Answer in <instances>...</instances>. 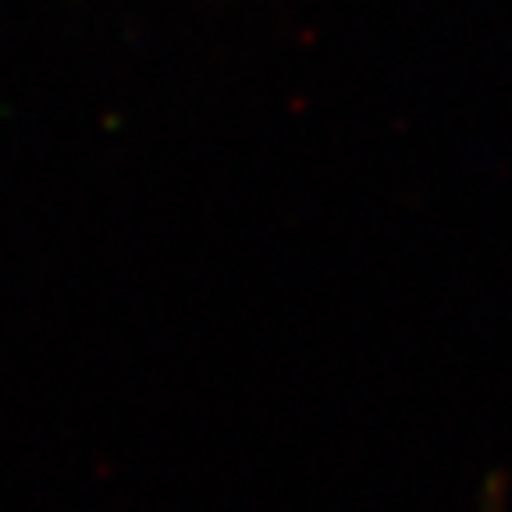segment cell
<instances>
[{
    "instance_id": "6da1fadb",
    "label": "cell",
    "mask_w": 512,
    "mask_h": 512,
    "mask_svg": "<svg viewBox=\"0 0 512 512\" xmlns=\"http://www.w3.org/2000/svg\"><path fill=\"white\" fill-rule=\"evenodd\" d=\"M509 491H505V477L502 473H495V477H488V484H484V491H480V512H509Z\"/></svg>"
}]
</instances>
